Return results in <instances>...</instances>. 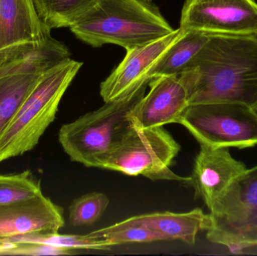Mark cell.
Wrapping results in <instances>:
<instances>
[{
    "label": "cell",
    "mask_w": 257,
    "mask_h": 256,
    "mask_svg": "<svg viewBox=\"0 0 257 256\" xmlns=\"http://www.w3.org/2000/svg\"><path fill=\"white\" fill-rule=\"evenodd\" d=\"M246 169L242 162L232 157L229 149L200 145L190 183L196 198H201L210 210Z\"/></svg>",
    "instance_id": "cell-11"
},
{
    "label": "cell",
    "mask_w": 257,
    "mask_h": 256,
    "mask_svg": "<svg viewBox=\"0 0 257 256\" xmlns=\"http://www.w3.org/2000/svg\"><path fill=\"white\" fill-rule=\"evenodd\" d=\"M183 33L184 30L178 28L155 42L126 51L121 63L101 84L100 95L104 102L124 99L142 86L149 84L153 68Z\"/></svg>",
    "instance_id": "cell-9"
},
{
    "label": "cell",
    "mask_w": 257,
    "mask_h": 256,
    "mask_svg": "<svg viewBox=\"0 0 257 256\" xmlns=\"http://www.w3.org/2000/svg\"><path fill=\"white\" fill-rule=\"evenodd\" d=\"M97 0H35L39 17L50 29L70 27Z\"/></svg>",
    "instance_id": "cell-18"
},
{
    "label": "cell",
    "mask_w": 257,
    "mask_h": 256,
    "mask_svg": "<svg viewBox=\"0 0 257 256\" xmlns=\"http://www.w3.org/2000/svg\"><path fill=\"white\" fill-rule=\"evenodd\" d=\"M208 38L209 36L204 33L184 30L181 37L153 68L149 75L151 81L159 77L178 76L188 70Z\"/></svg>",
    "instance_id": "cell-16"
},
{
    "label": "cell",
    "mask_w": 257,
    "mask_h": 256,
    "mask_svg": "<svg viewBox=\"0 0 257 256\" xmlns=\"http://www.w3.org/2000/svg\"><path fill=\"white\" fill-rule=\"evenodd\" d=\"M15 244L20 243H43L67 249L87 250H111L113 245L108 240L92 238L86 235H71L56 233H36L24 234L7 239Z\"/></svg>",
    "instance_id": "cell-19"
},
{
    "label": "cell",
    "mask_w": 257,
    "mask_h": 256,
    "mask_svg": "<svg viewBox=\"0 0 257 256\" xmlns=\"http://www.w3.org/2000/svg\"><path fill=\"white\" fill-rule=\"evenodd\" d=\"M82 65L70 58L44 74L0 138V162L24 155L39 144Z\"/></svg>",
    "instance_id": "cell-3"
},
{
    "label": "cell",
    "mask_w": 257,
    "mask_h": 256,
    "mask_svg": "<svg viewBox=\"0 0 257 256\" xmlns=\"http://www.w3.org/2000/svg\"><path fill=\"white\" fill-rule=\"evenodd\" d=\"M181 150L180 144L161 127L142 128L133 125L121 141L102 159L99 168L150 180L190 183V177L174 173L170 166Z\"/></svg>",
    "instance_id": "cell-5"
},
{
    "label": "cell",
    "mask_w": 257,
    "mask_h": 256,
    "mask_svg": "<svg viewBox=\"0 0 257 256\" xmlns=\"http://www.w3.org/2000/svg\"><path fill=\"white\" fill-rule=\"evenodd\" d=\"M148 1H150V2H151V0H148Z\"/></svg>",
    "instance_id": "cell-26"
},
{
    "label": "cell",
    "mask_w": 257,
    "mask_h": 256,
    "mask_svg": "<svg viewBox=\"0 0 257 256\" xmlns=\"http://www.w3.org/2000/svg\"><path fill=\"white\" fill-rule=\"evenodd\" d=\"M69 29L78 39L93 48L115 45L126 51L175 31L148 0H97Z\"/></svg>",
    "instance_id": "cell-2"
},
{
    "label": "cell",
    "mask_w": 257,
    "mask_h": 256,
    "mask_svg": "<svg viewBox=\"0 0 257 256\" xmlns=\"http://www.w3.org/2000/svg\"><path fill=\"white\" fill-rule=\"evenodd\" d=\"M109 204L106 195L91 192L76 198L69 207V223L74 227L90 225L97 222Z\"/></svg>",
    "instance_id": "cell-22"
},
{
    "label": "cell",
    "mask_w": 257,
    "mask_h": 256,
    "mask_svg": "<svg viewBox=\"0 0 257 256\" xmlns=\"http://www.w3.org/2000/svg\"><path fill=\"white\" fill-rule=\"evenodd\" d=\"M42 193L40 181L29 170L0 175V205L31 199Z\"/></svg>",
    "instance_id": "cell-21"
},
{
    "label": "cell",
    "mask_w": 257,
    "mask_h": 256,
    "mask_svg": "<svg viewBox=\"0 0 257 256\" xmlns=\"http://www.w3.org/2000/svg\"><path fill=\"white\" fill-rule=\"evenodd\" d=\"M46 72H23L0 78V138Z\"/></svg>",
    "instance_id": "cell-17"
},
{
    "label": "cell",
    "mask_w": 257,
    "mask_h": 256,
    "mask_svg": "<svg viewBox=\"0 0 257 256\" xmlns=\"http://www.w3.org/2000/svg\"><path fill=\"white\" fill-rule=\"evenodd\" d=\"M148 84L62 126L59 141L71 160L99 168L102 159L133 127L132 113L145 96Z\"/></svg>",
    "instance_id": "cell-4"
},
{
    "label": "cell",
    "mask_w": 257,
    "mask_h": 256,
    "mask_svg": "<svg viewBox=\"0 0 257 256\" xmlns=\"http://www.w3.org/2000/svg\"><path fill=\"white\" fill-rule=\"evenodd\" d=\"M191 67L178 78L190 105L257 100V36L208 35Z\"/></svg>",
    "instance_id": "cell-1"
},
{
    "label": "cell",
    "mask_w": 257,
    "mask_h": 256,
    "mask_svg": "<svg viewBox=\"0 0 257 256\" xmlns=\"http://www.w3.org/2000/svg\"><path fill=\"white\" fill-rule=\"evenodd\" d=\"M150 90L145 95L131 114L136 127H161L178 123L190 105L185 85L178 76L154 78L149 82Z\"/></svg>",
    "instance_id": "cell-10"
},
{
    "label": "cell",
    "mask_w": 257,
    "mask_h": 256,
    "mask_svg": "<svg viewBox=\"0 0 257 256\" xmlns=\"http://www.w3.org/2000/svg\"><path fill=\"white\" fill-rule=\"evenodd\" d=\"M15 243H10L6 240H0V255H3V252L7 249H11L15 246Z\"/></svg>",
    "instance_id": "cell-24"
},
{
    "label": "cell",
    "mask_w": 257,
    "mask_h": 256,
    "mask_svg": "<svg viewBox=\"0 0 257 256\" xmlns=\"http://www.w3.org/2000/svg\"><path fill=\"white\" fill-rule=\"evenodd\" d=\"M76 254L75 249L57 247L43 243H20L7 249L3 255H70Z\"/></svg>",
    "instance_id": "cell-23"
},
{
    "label": "cell",
    "mask_w": 257,
    "mask_h": 256,
    "mask_svg": "<svg viewBox=\"0 0 257 256\" xmlns=\"http://www.w3.org/2000/svg\"><path fill=\"white\" fill-rule=\"evenodd\" d=\"M123 222L143 225L161 234L166 240H181L188 245L195 244L198 233L207 231L211 223L209 214L200 208L186 213L165 211L139 215Z\"/></svg>",
    "instance_id": "cell-15"
},
{
    "label": "cell",
    "mask_w": 257,
    "mask_h": 256,
    "mask_svg": "<svg viewBox=\"0 0 257 256\" xmlns=\"http://www.w3.org/2000/svg\"><path fill=\"white\" fill-rule=\"evenodd\" d=\"M251 107L253 108V109L254 110V111L257 113V100L254 102V103H253V105H252Z\"/></svg>",
    "instance_id": "cell-25"
},
{
    "label": "cell",
    "mask_w": 257,
    "mask_h": 256,
    "mask_svg": "<svg viewBox=\"0 0 257 256\" xmlns=\"http://www.w3.org/2000/svg\"><path fill=\"white\" fill-rule=\"evenodd\" d=\"M65 225L63 210L43 193L0 205V240L36 233H56Z\"/></svg>",
    "instance_id": "cell-12"
},
{
    "label": "cell",
    "mask_w": 257,
    "mask_h": 256,
    "mask_svg": "<svg viewBox=\"0 0 257 256\" xmlns=\"http://www.w3.org/2000/svg\"><path fill=\"white\" fill-rule=\"evenodd\" d=\"M209 216V241L234 250L257 246V165L232 182Z\"/></svg>",
    "instance_id": "cell-7"
},
{
    "label": "cell",
    "mask_w": 257,
    "mask_h": 256,
    "mask_svg": "<svg viewBox=\"0 0 257 256\" xmlns=\"http://www.w3.org/2000/svg\"><path fill=\"white\" fill-rule=\"evenodd\" d=\"M179 28L206 35L257 36V2L186 0Z\"/></svg>",
    "instance_id": "cell-8"
},
{
    "label": "cell",
    "mask_w": 257,
    "mask_h": 256,
    "mask_svg": "<svg viewBox=\"0 0 257 256\" xmlns=\"http://www.w3.org/2000/svg\"><path fill=\"white\" fill-rule=\"evenodd\" d=\"M200 145L246 149L257 145V113L236 102L190 105L180 118Z\"/></svg>",
    "instance_id": "cell-6"
},
{
    "label": "cell",
    "mask_w": 257,
    "mask_h": 256,
    "mask_svg": "<svg viewBox=\"0 0 257 256\" xmlns=\"http://www.w3.org/2000/svg\"><path fill=\"white\" fill-rule=\"evenodd\" d=\"M70 56L69 48L51 36L40 42L12 45L0 50V78L23 72H46Z\"/></svg>",
    "instance_id": "cell-13"
},
{
    "label": "cell",
    "mask_w": 257,
    "mask_h": 256,
    "mask_svg": "<svg viewBox=\"0 0 257 256\" xmlns=\"http://www.w3.org/2000/svg\"><path fill=\"white\" fill-rule=\"evenodd\" d=\"M87 235L92 238L108 240L113 246L128 243H151L166 240L161 234L147 227L124 223L123 221L111 226L92 231Z\"/></svg>",
    "instance_id": "cell-20"
},
{
    "label": "cell",
    "mask_w": 257,
    "mask_h": 256,
    "mask_svg": "<svg viewBox=\"0 0 257 256\" xmlns=\"http://www.w3.org/2000/svg\"><path fill=\"white\" fill-rule=\"evenodd\" d=\"M50 36L51 30L39 17L35 0H0V50Z\"/></svg>",
    "instance_id": "cell-14"
}]
</instances>
